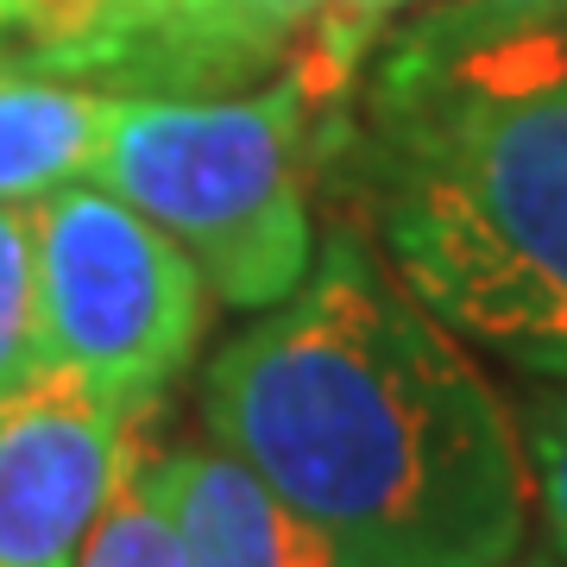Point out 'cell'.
I'll use <instances>...</instances> for the list:
<instances>
[{
	"label": "cell",
	"instance_id": "cell-6",
	"mask_svg": "<svg viewBox=\"0 0 567 567\" xmlns=\"http://www.w3.org/2000/svg\"><path fill=\"white\" fill-rule=\"evenodd\" d=\"M183 567H334L328 543L221 442L171 447Z\"/></svg>",
	"mask_w": 567,
	"mask_h": 567
},
{
	"label": "cell",
	"instance_id": "cell-11",
	"mask_svg": "<svg viewBox=\"0 0 567 567\" xmlns=\"http://www.w3.org/2000/svg\"><path fill=\"white\" fill-rule=\"evenodd\" d=\"M196 7L203 0H114V20H107V39L89 63V76L133 82L145 95H177Z\"/></svg>",
	"mask_w": 567,
	"mask_h": 567
},
{
	"label": "cell",
	"instance_id": "cell-2",
	"mask_svg": "<svg viewBox=\"0 0 567 567\" xmlns=\"http://www.w3.org/2000/svg\"><path fill=\"white\" fill-rule=\"evenodd\" d=\"M328 158L429 316L567 379V25L442 13L328 121Z\"/></svg>",
	"mask_w": 567,
	"mask_h": 567
},
{
	"label": "cell",
	"instance_id": "cell-14",
	"mask_svg": "<svg viewBox=\"0 0 567 567\" xmlns=\"http://www.w3.org/2000/svg\"><path fill=\"white\" fill-rule=\"evenodd\" d=\"M529 498H536V517H543L548 548L567 561V385L543 391L529 404Z\"/></svg>",
	"mask_w": 567,
	"mask_h": 567
},
{
	"label": "cell",
	"instance_id": "cell-7",
	"mask_svg": "<svg viewBox=\"0 0 567 567\" xmlns=\"http://www.w3.org/2000/svg\"><path fill=\"white\" fill-rule=\"evenodd\" d=\"M121 95L0 70V203H44L63 183L95 177Z\"/></svg>",
	"mask_w": 567,
	"mask_h": 567
},
{
	"label": "cell",
	"instance_id": "cell-13",
	"mask_svg": "<svg viewBox=\"0 0 567 567\" xmlns=\"http://www.w3.org/2000/svg\"><path fill=\"white\" fill-rule=\"evenodd\" d=\"M398 7H410V0H322V13L309 20V32L297 39V82L309 89V102L322 107L328 121L341 114V95L347 82L360 76L365 51H372V39H379V25L398 13Z\"/></svg>",
	"mask_w": 567,
	"mask_h": 567
},
{
	"label": "cell",
	"instance_id": "cell-10",
	"mask_svg": "<svg viewBox=\"0 0 567 567\" xmlns=\"http://www.w3.org/2000/svg\"><path fill=\"white\" fill-rule=\"evenodd\" d=\"M51 360L39 284V203H0V398L39 379Z\"/></svg>",
	"mask_w": 567,
	"mask_h": 567
},
{
	"label": "cell",
	"instance_id": "cell-4",
	"mask_svg": "<svg viewBox=\"0 0 567 567\" xmlns=\"http://www.w3.org/2000/svg\"><path fill=\"white\" fill-rule=\"evenodd\" d=\"M39 284L51 360L82 365L126 404H158L208 322L189 252L95 183H63L39 203Z\"/></svg>",
	"mask_w": 567,
	"mask_h": 567
},
{
	"label": "cell",
	"instance_id": "cell-3",
	"mask_svg": "<svg viewBox=\"0 0 567 567\" xmlns=\"http://www.w3.org/2000/svg\"><path fill=\"white\" fill-rule=\"evenodd\" d=\"M328 114L297 70L259 95H121L95 177L189 252L227 309L284 303L316 259L309 171Z\"/></svg>",
	"mask_w": 567,
	"mask_h": 567
},
{
	"label": "cell",
	"instance_id": "cell-16",
	"mask_svg": "<svg viewBox=\"0 0 567 567\" xmlns=\"http://www.w3.org/2000/svg\"><path fill=\"white\" fill-rule=\"evenodd\" d=\"M511 567H517V561H511ZM529 567H548V561H529Z\"/></svg>",
	"mask_w": 567,
	"mask_h": 567
},
{
	"label": "cell",
	"instance_id": "cell-8",
	"mask_svg": "<svg viewBox=\"0 0 567 567\" xmlns=\"http://www.w3.org/2000/svg\"><path fill=\"white\" fill-rule=\"evenodd\" d=\"M152 410L140 416L133 442H126L114 492H107V505H102V517H95V529H89L76 567H183L171 447H152Z\"/></svg>",
	"mask_w": 567,
	"mask_h": 567
},
{
	"label": "cell",
	"instance_id": "cell-1",
	"mask_svg": "<svg viewBox=\"0 0 567 567\" xmlns=\"http://www.w3.org/2000/svg\"><path fill=\"white\" fill-rule=\"evenodd\" d=\"M203 429L334 567H511L524 548L529 461L505 398L353 227L215 347Z\"/></svg>",
	"mask_w": 567,
	"mask_h": 567
},
{
	"label": "cell",
	"instance_id": "cell-15",
	"mask_svg": "<svg viewBox=\"0 0 567 567\" xmlns=\"http://www.w3.org/2000/svg\"><path fill=\"white\" fill-rule=\"evenodd\" d=\"M461 13H473V20H505V25H529V20L567 25V0H466Z\"/></svg>",
	"mask_w": 567,
	"mask_h": 567
},
{
	"label": "cell",
	"instance_id": "cell-5",
	"mask_svg": "<svg viewBox=\"0 0 567 567\" xmlns=\"http://www.w3.org/2000/svg\"><path fill=\"white\" fill-rule=\"evenodd\" d=\"M145 410L63 360L0 398V567H76Z\"/></svg>",
	"mask_w": 567,
	"mask_h": 567
},
{
	"label": "cell",
	"instance_id": "cell-12",
	"mask_svg": "<svg viewBox=\"0 0 567 567\" xmlns=\"http://www.w3.org/2000/svg\"><path fill=\"white\" fill-rule=\"evenodd\" d=\"M107 20H114V0H0V44L20 51L32 70L89 76Z\"/></svg>",
	"mask_w": 567,
	"mask_h": 567
},
{
	"label": "cell",
	"instance_id": "cell-9",
	"mask_svg": "<svg viewBox=\"0 0 567 567\" xmlns=\"http://www.w3.org/2000/svg\"><path fill=\"white\" fill-rule=\"evenodd\" d=\"M322 0H203L183 44L177 95H221L234 82L259 76L309 32Z\"/></svg>",
	"mask_w": 567,
	"mask_h": 567
}]
</instances>
